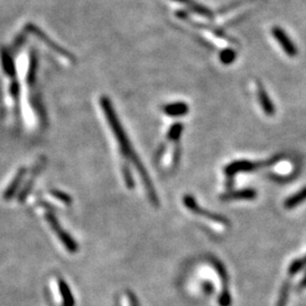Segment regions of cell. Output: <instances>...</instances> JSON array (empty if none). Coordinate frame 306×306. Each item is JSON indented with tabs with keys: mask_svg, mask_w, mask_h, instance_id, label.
<instances>
[{
	"mask_svg": "<svg viewBox=\"0 0 306 306\" xmlns=\"http://www.w3.org/2000/svg\"><path fill=\"white\" fill-rule=\"evenodd\" d=\"M162 112L169 117H183L186 116L189 112V107L185 102H171L162 107Z\"/></svg>",
	"mask_w": 306,
	"mask_h": 306,
	"instance_id": "obj_7",
	"label": "cell"
},
{
	"mask_svg": "<svg viewBox=\"0 0 306 306\" xmlns=\"http://www.w3.org/2000/svg\"><path fill=\"white\" fill-rule=\"evenodd\" d=\"M304 268H306V255L303 256V258L292 261L289 265V268H288V273H289L290 276H294V274L298 273Z\"/></svg>",
	"mask_w": 306,
	"mask_h": 306,
	"instance_id": "obj_12",
	"label": "cell"
},
{
	"mask_svg": "<svg viewBox=\"0 0 306 306\" xmlns=\"http://www.w3.org/2000/svg\"><path fill=\"white\" fill-rule=\"evenodd\" d=\"M305 201H306V186L300 190H298L297 193H295L294 195L288 197L285 203H283V207H285L287 210H291L295 209L296 207L300 206V204L304 203Z\"/></svg>",
	"mask_w": 306,
	"mask_h": 306,
	"instance_id": "obj_9",
	"label": "cell"
},
{
	"mask_svg": "<svg viewBox=\"0 0 306 306\" xmlns=\"http://www.w3.org/2000/svg\"><path fill=\"white\" fill-rule=\"evenodd\" d=\"M59 289L61 297H63L64 299V306H74V298L73 296L70 295V291L65 281L59 280Z\"/></svg>",
	"mask_w": 306,
	"mask_h": 306,
	"instance_id": "obj_11",
	"label": "cell"
},
{
	"mask_svg": "<svg viewBox=\"0 0 306 306\" xmlns=\"http://www.w3.org/2000/svg\"><path fill=\"white\" fill-rule=\"evenodd\" d=\"M304 288H306V274H305V277L301 279V281L298 283V286H297V288H296V290L298 291V290H303Z\"/></svg>",
	"mask_w": 306,
	"mask_h": 306,
	"instance_id": "obj_16",
	"label": "cell"
},
{
	"mask_svg": "<svg viewBox=\"0 0 306 306\" xmlns=\"http://www.w3.org/2000/svg\"><path fill=\"white\" fill-rule=\"evenodd\" d=\"M235 57H236V54L232 50V49H228V50H225L223 54L220 55V58H221V61L225 65H229L232 64L233 61L235 60Z\"/></svg>",
	"mask_w": 306,
	"mask_h": 306,
	"instance_id": "obj_15",
	"label": "cell"
},
{
	"mask_svg": "<svg viewBox=\"0 0 306 306\" xmlns=\"http://www.w3.org/2000/svg\"><path fill=\"white\" fill-rule=\"evenodd\" d=\"M100 105L102 108V112L105 114V117L107 119L108 125L112 128V131L114 133L115 137H116V141L119 146V151H121L122 156L124 159L127 161H131L133 165L136 167L137 171H139L140 177L142 179V183L144 185V188L146 190V194H148V198L151 202L153 207L158 208L159 207V197L157 194V190L154 188L152 180H151L150 176L148 174V171L143 166V163L141 162L140 158L137 154L134 152V149L131 144V141L128 139V136L126 134V132L124 131V128L122 126V123L119 121L118 116L116 115V112L113 107V104L110 99H108L107 96H102L100 100Z\"/></svg>",
	"mask_w": 306,
	"mask_h": 306,
	"instance_id": "obj_1",
	"label": "cell"
},
{
	"mask_svg": "<svg viewBox=\"0 0 306 306\" xmlns=\"http://www.w3.org/2000/svg\"><path fill=\"white\" fill-rule=\"evenodd\" d=\"M256 94H258L259 104L264 114L269 117L274 116V114H276V108H274L273 102L271 101V99H270L267 91L264 90V87L261 85V84H258V86H256Z\"/></svg>",
	"mask_w": 306,
	"mask_h": 306,
	"instance_id": "obj_6",
	"label": "cell"
},
{
	"mask_svg": "<svg viewBox=\"0 0 306 306\" xmlns=\"http://www.w3.org/2000/svg\"><path fill=\"white\" fill-rule=\"evenodd\" d=\"M289 290H290V281L287 280L283 282V285L281 287L280 296H279L277 306H286L288 301V297H289Z\"/></svg>",
	"mask_w": 306,
	"mask_h": 306,
	"instance_id": "obj_13",
	"label": "cell"
},
{
	"mask_svg": "<svg viewBox=\"0 0 306 306\" xmlns=\"http://www.w3.org/2000/svg\"><path fill=\"white\" fill-rule=\"evenodd\" d=\"M46 219L48 220L49 225H50L51 229L54 230V233H56L57 237L60 239V242L64 244L66 248H67V251H69L70 253L76 252L77 244L74 242V239L70 238V236L67 233H65V230L61 228V226L59 225L58 220L56 219V217L54 215H51V212H47Z\"/></svg>",
	"mask_w": 306,
	"mask_h": 306,
	"instance_id": "obj_3",
	"label": "cell"
},
{
	"mask_svg": "<svg viewBox=\"0 0 306 306\" xmlns=\"http://www.w3.org/2000/svg\"><path fill=\"white\" fill-rule=\"evenodd\" d=\"M273 35H274V38L278 40V42L280 43V46L282 47L283 51H285L288 56L292 57V56H295L297 54L296 47L294 46V44H292L290 40L288 39L286 33L283 32L281 29H278V28L274 29L273 30Z\"/></svg>",
	"mask_w": 306,
	"mask_h": 306,
	"instance_id": "obj_8",
	"label": "cell"
},
{
	"mask_svg": "<svg viewBox=\"0 0 306 306\" xmlns=\"http://www.w3.org/2000/svg\"><path fill=\"white\" fill-rule=\"evenodd\" d=\"M264 162H253L250 160H237L225 167V174L228 179H233L239 172H250L264 166Z\"/></svg>",
	"mask_w": 306,
	"mask_h": 306,
	"instance_id": "obj_4",
	"label": "cell"
},
{
	"mask_svg": "<svg viewBox=\"0 0 306 306\" xmlns=\"http://www.w3.org/2000/svg\"><path fill=\"white\" fill-rule=\"evenodd\" d=\"M254 198H256V190L252 188L233 190L220 195L221 201H251Z\"/></svg>",
	"mask_w": 306,
	"mask_h": 306,
	"instance_id": "obj_5",
	"label": "cell"
},
{
	"mask_svg": "<svg viewBox=\"0 0 306 306\" xmlns=\"http://www.w3.org/2000/svg\"><path fill=\"white\" fill-rule=\"evenodd\" d=\"M183 201H184L185 207L187 208V209L190 212H193L194 215L201 216V217H203V218L214 221L215 224L223 225V226H225V227H227V226L230 225L229 224V220L226 219L225 217L220 216V215H217V214H214V212H210V211H208V210H204L203 208H201V207L198 206L197 202L195 201V198L192 196V195L186 194L185 196L183 197Z\"/></svg>",
	"mask_w": 306,
	"mask_h": 306,
	"instance_id": "obj_2",
	"label": "cell"
},
{
	"mask_svg": "<svg viewBox=\"0 0 306 306\" xmlns=\"http://www.w3.org/2000/svg\"><path fill=\"white\" fill-rule=\"evenodd\" d=\"M130 299H131V305L132 306H140L139 301H137V299L135 298L134 295H133L132 292H130Z\"/></svg>",
	"mask_w": 306,
	"mask_h": 306,
	"instance_id": "obj_17",
	"label": "cell"
},
{
	"mask_svg": "<svg viewBox=\"0 0 306 306\" xmlns=\"http://www.w3.org/2000/svg\"><path fill=\"white\" fill-rule=\"evenodd\" d=\"M180 157H181V149H180V144H179V142H176V144H175V149H174V153H172V159H171V167L176 168L177 166L179 165Z\"/></svg>",
	"mask_w": 306,
	"mask_h": 306,
	"instance_id": "obj_14",
	"label": "cell"
},
{
	"mask_svg": "<svg viewBox=\"0 0 306 306\" xmlns=\"http://www.w3.org/2000/svg\"><path fill=\"white\" fill-rule=\"evenodd\" d=\"M184 131V125L181 123H176L174 125L170 126L169 131H168L167 134V139L169 141H174V142H178L181 134H183Z\"/></svg>",
	"mask_w": 306,
	"mask_h": 306,
	"instance_id": "obj_10",
	"label": "cell"
}]
</instances>
